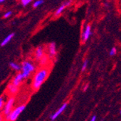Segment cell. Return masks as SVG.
<instances>
[{"label":"cell","mask_w":121,"mask_h":121,"mask_svg":"<svg viewBox=\"0 0 121 121\" xmlns=\"http://www.w3.org/2000/svg\"><path fill=\"white\" fill-rule=\"evenodd\" d=\"M49 70L47 67L41 68L36 72L32 81V88L34 89V90L36 91L40 89L41 85L49 76Z\"/></svg>","instance_id":"6da1fadb"},{"label":"cell","mask_w":121,"mask_h":121,"mask_svg":"<svg viewBox=\"0 0 121 121\" xmlns=\"http://www.w3.org/2000/svg\"><path fill=\"white\" fill-rule=\"evenodd\" d=\"M22 75L23 78H28V77L36 70L35 65L30 61H25L22 63L21 65Z\"/></svg>","instance_id":"7a4b0ae2"},{"label":"cell","mask_w":121,"mask_h":121,"mask_svg":"<svg viewBox=\"0 0 121 121\" xmlns=\"http://www.w3.org/2000/svg\"><path fill=\"white\" fill-rule=\"evenodd\" d=\"M25 108H26L25 105H20V106H18V107L14 108L12 110V112L4 117L5 120L7 121H15L18 118V117L21 114V112L25 109Z\"/></svg>","instance_id":"3957f363"},{"label":"cell","mask_w":121,"mask_h":121,"mask_svg":"<svg viewBox=\"0 0 121 121\" xmlns=\"http://www.w3.org/2000/svg\"><path fill=\"white\" fill-rule=\"evenodd\" d=\"M15 101V98L13 96H11L5 102L4 105L2 108V112L3 115L4 116V117L6 116H7L11 112H12V110L13 109Z\"/></svg>","instance_id":"277c9868"},{"label":"cell","mask_w":121,"mask_h":121,"mask_svg":"<svg viewBox=\"0 0 121 121\" xmlns=\"http://www.w3.org/2000/svg\"><path fill=\"white\" fill-rule=\"evenodd\" d=\"M48 54H49V57H53L56 55L57 48L54 43H51L48 45Z\"/></svg>","instance_id":"5b68a950"},{"label":"cell","mask_w":121,"mask_h":121,"mask_svg":"<svg viewBox=\"0 0 121 121\" xmlns=\"http://www.w3.org/2000/svg\"><path fill=\"white\" fill-rule=\"evenodd\" d=\"M67 106H68V104L67 103H65V104H63L59 109H58V110L55 112V113H54L53 115H51V120H55L60 114H62V112L65 110V109H66V107H67Z\"/></svg>","instance_id":"8992f818"},{"label":"cell","mask_w":121,"mask_h":121,"mask_svg":"<svg viewBox=\"0 0 121 121\" xmlns=\"http://www.w3.org/2000/svg\"><path fill=\"white\" fill-rule=\"evenodd\" d=\"M23 75H22V73H18L15 76V78H13V81H12V83L13 85H15V86L18 87L20 83H22V81H23Z\"/></svg>","instance_id":"52a82bcc"},{"label":"cell","mask_w":121,"mask_h":121,"mask_svg":"<svg viewBox=\"0 0 121 121\" xmlns=\"http://www.w3.org/2000/svg\"><path fill=\"white\" fill-rule=\"evenodd\" d=\"M44 49H43V47H39L36 49L35 51V58L36 60H39L43 55H44Z\"/></svg>","instance_id":"ba28073f"},{"label":"cell","mask_w":121,"mask_h":121,"mask_svg":"<svg viewBox=\"0 0 121 121\" xmlns=\"http://www.w3.org/2000/svg\"><path fill=\"white\" fill-rule=\"evenodd\" d=\"M7 91L11 95H14V94L17 93V91H18V87L15 86V85H13L12 83H9L7 86Z\"/></svg>","instance_id":"9c48e42d"},{"label":"cell","mask_w":121,"mask_h":121,"mask_svg":"<svg viewBox=\"0 0 121 121\" xmlns=\"http://www.w3.org/2000/svg\"><path fill=\"white\" fill-rule=\"evenodd\" d=\"M90 35H91V27H90L89 26H87L86 27L85 30L83 31V35H82L83 40L84 41H87L88 39H89Z\"/></svg>","instance_id":"30bf717a"},{"label":"cell","mask_w":121,"mask_h":121,"mask_svg":"<svg viewBox=\"0 0 121 121\" xmlns=\"http://www.w3.org/2000/svg\"><path fill=\"white\" fill-rule=\"evenodd\" d=\"M39 65H41V66H42V68H43V67H45V66L48 64V62H49V56H47V55H46V54H44L39 60Z\"/></svg>","instance_id":"8fae6325"},{"label":"cell","mask_w":121,"mask_h":121,"mask_svg":"<svg viewBox=\"0 0 121 121\" xmlns=\"http://www.w3.org/2000/svg\"><path fill=\"white\" fill-rule=\"evenodd\" d=\"M14 36H15L14 34H9L8 36H7V37H5L4 39L2 41V42L1 43V46H2V47H4V46L7 45V43H8L11 40L13 39V38L14 37Z\"/></svg>","instance_id":"7c38bea8"},{"label":"cell","mask_w":121,"mask_h":121,"mask_svg":"<svg viewBox=\"0 0 121 121\" xmlns=\"http://www.w3.org/2000/svg\"><path fill=\"white\" fill-rule=\"evenodd\" d=\"M9 65H10V67L12 68L13 70H15L19 71L20 70H21V66L19 65L18 64L15 63V62H10Z\"/></svg>","instance_id":"4fadbf2b"},{"label":"cell","mask_w":121,"mask_h":121,"mask_svg":"<svg viewBox=\"0 0 121 121\" xmlns=\"http://www.w3.org/2000/svg\"><path fill=\"white\" fill-rule=\"evenodd\" d=\"M65 6L64 5H62V6H60L57 10H56V12H55V13H54V15L55 16H59L63 11H64V9H65Z\"/></svg>","instance_id":"5bb4252c"},{"label":"cell","mask_w":121,"mask_h":121,"mask_svg":"<svg viewBox=\"0 0 121 121\" xmlns=\"http://www.w3.org/2000/svg\"><path fill=\"white\" fill-rule=\"evenodd\" d=\"M4 103H5L4 98L3 96H0V110L2 109V108L4 105Z\"/></svg>","instance_id":"9a60e30c"},{"label":"cell","mask_w":121,"mask_h":121,"mask_svg":"<svg viewBox=\"0 0 121 121\" xmlns=\"http://www.w3.org/2000/svg\"><path fill=\"white\" fill-rule=\"evenodd\" d=\"M20 2L23 7H26L28 4H29L31 2V0H21Z\"/></svg>","instance_id":"2e32d148"},{"label":"cell","mask_w":121,"mask_h":121,"mask_svg":"<svg viewBox=\"0 0 121 121\" xmlns=\"http://www.w3.org/2000/svg\"><path fill=\"white\" fill-rule=\"evenodd\" d=\"M43 0H38V1H36L34 3V7H38L39 6H40L41 4H43Z\"/></svg>","instance_id":"e0dca14e"},{"label":"cell","mask_w":121,"mask_h":121,"mask_svg":"<svg viewBox=\"0 0 121 121\" xmlns=\"http://www.w3.org/2000/svg\"><path fill=\"white\" fill-rule=\"evenodd\" d=\"M12 14H13L12 11H7V12L4 15V17H5V18H8V17H9L11 15H12Z\"/></svg>","instance_id":"ac0fdd59"},{"label":"cell","mask_w":121,"mask_h":121,"mask_svg":"<svg viewBox=\"0 0 121 121\" xmlns=\"http://www.w3.org/2000/svg\"><path fill=\"white\" fill-rule=\"evenodd\" d=\"M116 49L115 48H112V49H111V51H110V52H109V54H110L111 56H113V55H115V54H116Z\"/></svg>","instance_id":"d6986e66"},{"label":"cell","mask_w":121,"mask_h":121,"mask_svg":"<svg viewBox=\"0 0 121 121\" xmlns=\"http://www.w3.org/2000/svg\"><path fill=\"white\" fill-rule=\"evenodd\" d=\"M87 65H88V61H87V60H86V61L83 62V66H82V70H84L86 68Z\"/></svg>","instance_id":"ffe728a7"},{"label":"cell","mask_w":121,"mask_h":121,"mask_svg":"<svg viewBox=\"0 0 121 121\" xmlns=\"http://www.w3.org/2000/svg\"><path fill=\"white\" fill-rule=\"evenodd\" d=\"M0 121H5L4 116L3 115V114L1 111H0Z\"/></svg>","instance_id":"44dd1931"},{"label":"cell","mask_w":121,"mask_h":121,"mask_svg":"<svg viewBox=\"0 0 121 121\" xmlns=\"http://www.w3.org/2000/svg\"><path fill=\"white\" fill-rule=\"evenodd\" d=\"M72 3V2L71 1H69V2H65L64 4H63V5L65 6V7H67V6H69L70 4Z\"/></svg>","instance_id":"7402d4cb"},{"label":"cell","mask_w":121,"mask_h":121,"mask_svg":"<svg viewBox=\"0 0 121 121\" xmlns=\"http://www.w3.org/2000/svg\"><path fill=\"white\" fill-rule=\"evenodd\" d=\"M96 117L95 115H94V116L92 117V118L91 119L90 121H95V120H96Z\"/></svg>","instance_id":"603a6c76"},{"label":"cell","mask_w":121,"mask_h":121,"mask_svg":"<svg viewBox=\"0 0 121 121\" xmlns=\"http://www.w3.org/2000/svg\"><path fill=\"white\" fill-rule=\"evenodd\" d=\"M88 87H89V85H88V84H86V86H85V87L83 88V91H86V90L87 89V88H88Z\"/></svg>","instance_id":"cb8c5ba5"},{"label":"cell","mask_w":121,"mask_h":121,"mask_svg":"<svg viewBox=\"0 0 121 121\" xmlns=\"http://www.w3.org/2000/svg\"><path fill=\"white\" fill-rule=\"evenodd\" d=\"M4 2V0H0V3H3Z\"/></svg>","instance_id":"d4e9b609"},{"label":"cell","mask_w":121,"mask_h":121,"mask_svg":"<svg viewBox=\"0 0 121 121\" xmlns=\"http://www.w3.org/2000/svg\"><path fill=\"white\" fill-rule=\"evenodd\" d=\"M120 114H121V110H120Z\"/></svg>","instance_id":"484cf974"}]
</instances>
